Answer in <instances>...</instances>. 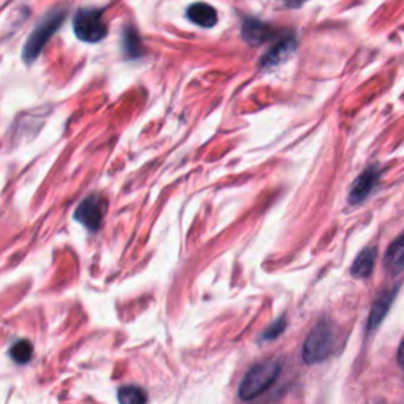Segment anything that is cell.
<instances>
[{"instance_id":"4","label":"cell","mask_w":404,"mask_h":404,"mask_svg":"<svg viewBox=\"0 0 404 404\" xmlns=\"http://www.w3.org/2000/svg\"><path fill=\"white\" fill-rule=\"evenodd\" d=\"M73 28L81 42L98 43L108 35V24L103 18L101 10L96 8H81L74 15Z\"/></svg>"},{"instance_id":"12","label":"cell","mask_w":404,"mask_h":404,"mask_svg":"<svg viewBox=\"0 0 404 404\" xmlns=\"http://www.w3.org/2000/svg\"><path fill=\"white\" fill-rule=\"evenodd\" d=\"M384 265L394 275L401 273L404 270V234L389 246V250L385 253Z\"/></svg>"},{"instance_id":"9","label":"cell","mask_w":404,"mask_h":404,"mask_svg":"<svg viewBox=\"0 0 404 404\" xmlns=\"http://www.w3.org/2000/svg\"><path fill=\"white\" fill-rule=\"evenodd\" d=\"M294 49H296V40H294L292 37L283 40L281 43L273 46V48L264 56L261 67L264 68V70H272V68H276L289 59V56L294 53Z\"/></svg>"},{"instance_id":"2","label":"cell","mask_w":404,"mask_h":404,"mask_svg":"<svg viewBox=\"0 0 404 404\" xmlns=\"http://www.w3.org/2000/svg\"><path fill=\"white\" fill-rule=\"evenodd\" d=\"M65 16H67L65 8H57V10L49 11V13L38 22L37 27L33 28V32L27 40L24 51H22L24 62L32 63L37 59L46 46V43H48V40L53 37L57 31H59L62 22L65 21Z\"/></svg>"},{"instance_id":"18","label":"cell","mask_w":404,"mask_h":404,"mask_svg":"<svg viewBox=\"0 0 404 404\" xmlns=\"http://www.w3.org/2000/svg\"><path fill=\"white\" fill-rule=\"evenodd\" d=\"M396 359H398V363H400V367L404 369V339H403V343L400 346V349H398Z\"/></svg>"},{"instance_id":"16","label":"cell","mask_w":404,"mask_h":404,"mask_svg":"<svg viewBox=\"0 0 404 404\" xmlns=\"http://www.w3.org/2000/svg\"><path fill=\"white\" fill-rule=\"evenodd\" d=\"M285 328H286V317H280L278 321H275L272 326H270L267 330L264 332L262 335V339H275V338H278L280 335L285 332Z\"/></svg>"},{"instance_id":"17","label":"cell","mask_w":404,"mask_h":404,"mask_svg":"<svg viewBox=\"0 0 404 404\" xmlns=\"http://www.w3.org/2000/svg\"><path fill=\"white\" fill-rule=\"evenodd\" d=\"M283 2H285L286 7H289V8H298V7H302L303 3H307L308 0H283Z\"/></svg>"},{"instance_id":"8","label":"cell","mask_w":404,"mask_h":404,"mask_svg":"<svg viewBox=\"0 0 404 404\" xmlns=\"http://www.w3.org/2000/svg\"><path fill=\"white\" fill-rule=\"evenodd\" d=\"M242 37L250 46H258L276 37V32L272 26L265 24L258 19H246L242 26Z\"/></svg>"},{"instance_id":"1","label":"cell","mask_w":404,"mask_h":404,"mask_svg":"<svg viewBox=\"0 0 404 404\" xmlns=\"http://www.w3.org/2000/svg\"><path fill=\"white\" fill-rule=\"evenodd\" d=\"M281 373V363L276 359L264 360L245 374L239 387V396L244 401H253L265 394L275 384Z\"/></svg>"},{"instance_id":"15","label":"cell","mask_w":404,"mask_h":404,"mask_svg":"<svg viewBox=\"0 0 404 404\" xmlns=\"http://www.w3.org/2000/svg\"><path fill=\"white\" fill-rule=\"evenodd\" d=\"M32 354H33V346L31 342H27V339H19V342L15 343L10 349L11 359H13L16 363H19V365L31 360Z\"/></svg>"},{"instance_id":"10","label":"cell","mask_w":404,"mask_h":404,"mask_svg":"<svg viewBox=\"0 0 404 404\" xmlns=\"http://www.w3.org/2000/svg\"><path fill=\"white\" fill-rule=\"evenodd\" d=\"M376 259H378V246H374V245L367 246L365 250H362L360 255L355 258V261L351 267V275L354 276V278H360V280L368 278V276L373 273Z\"/></svg>"},{"instance_id":"3","label":"cell","mask_w":404,"mask_h":404,"mask_svg":"<svg viewBox=\"0 0 404 404\" xmlns=\"http://www.w3.org/2000/svg\"><path fill=\"white\" fill-rule=\"evenodd\" d=\"M335 346L333 328L327 321H321L307 337L302 357L307 365H316L330 357Z\"/></svg>"},{"instance_id":"7","label":"cell","mask_w":404,"mask_h":404,"mask_svg":"<svg viewBox=\"0 0 404 404\" xmlns=\"http://www.w3.org/2000/svg\"><path fill=\"white\" fill-rule=\"evenodd\" d=\"M398 294V286L392 287V289L384 291L380 296L374 300L373 308L369 311V317H368V324H367V332H374L376 328L380 326V322L385 319L387 313H389L392 305L395 302V297Z\"/></svg>"},{"instance_id":"13","label":"cell","mask_w":404,"mask_h":404,"mask_svg":"<svg viewBox=\"0 0 404 404\" xmlns=\"http://www.w3.org/2000/svg\"><path fill=\"white\" fill-rule=\"evenodd\" d=\"M117 398L120 404H146L147 403V394L137 385L120 387Z\"/></svg>"},{"instance_id":"11","label":"cell","mask_w":404,"mask_h":404,"mask_svg":"<svg viewBox=\"0 0 404 404\" xmlns=\"http://www.w3.org/2000/svg\"><path fill=\"white\" fill-rule=\"evenodd\" d=\"M187 16H188V19L192 22H194L196 26L204 27V28L213 27L218 22L217 10L213 8L212 5L204 3V2L193 3L192 7L188 8Z\"/></svg>"},{"instance_id":"14","label":"cell","mask_w":404,"mask_h":404,"mask_svg":"<svg viewBox=\"0 0 404 404\" xmlns=\"http://www.w3.org/2000/svg\"><path fill=\"white\" fill-rule=\"evenodd\" d=\"M122 44H124V53L128 59H136V57H140L142 54V43L140 37H137L135 28H131V27L125 28Z\"/></svg>"},{"instance_id":"5","label":"cell","mask_w":404,"mask_h":404,"mask_svg":"<svg viewBox=\"0 0 404 404\" xmlns=\"http://www.w3.org/2000/svg\"><path fill=\"white\" fill-rule=\"evenodd\" d=\"M106 199L100 194H90L81 202L74 212V218L89 230H98L103 224V218L106 215Z\"/></svg>"},{"instance_id":"6","label":"cell","mask_w":404,"mask_h":404,"mask_svg":"<svg viewBox=\"0 0 404 404\" xmlns=\"http://www.w3.org/2000/svg\"><path fill=\"white\" fill-rule=\"evenodd\" d=\"M379 178H380L379 166L373 165L367 167V169L355 178L354 183H352V187L349 190V196H348L349 204L357 205L365 201L369 196V193L376 188Z\"/></svg>"}]
</instances>
